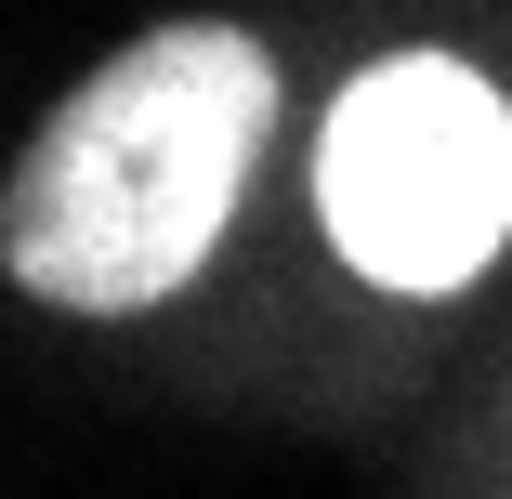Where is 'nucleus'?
I'll use <instances>...</instances> for the list:
<instances>
[{
    "instance_id": "obj_1",
    "label": "nucleus",
    "mask_w": 512,
    "mask_h": 499,
    "mask_svg": "<svg viewBox=\"0 0 512 499\" xmlns=\"http://www.w3.org/2000/svg\"><path fill=\"white\" fill-rule=\"evenodd\" d=\"M276 119V66L237 27H158L40 132L14 184V276L79 316H132L211 263L250 145Z\"/></svg>"
},
{
    "instance_id": "obj_2",
    "label": "nucleus",
    "mask_w": 512,
    "mask_h": 499,
    "mask_svg": "<svg viewBox=\"0 0 512 499\" xmlns=\"http://www.w3.org/2000/svg\"><path fill=\"white\" fill-rule=\"evenodd\" d=\"M316 211H329L342 263L381 276V289H460V276H486V250L512 237V106L473 66H447V53L368 66L329 106Z\"/></svg>"
}]
</instances>
